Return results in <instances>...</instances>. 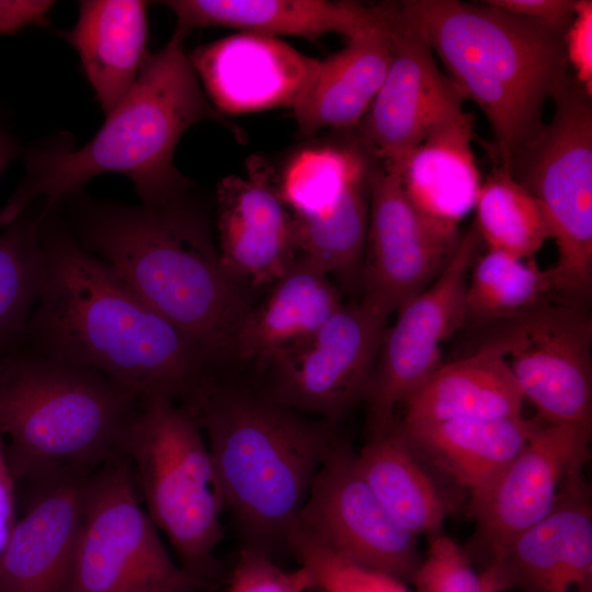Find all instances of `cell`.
<instances>
[{
  "label": "cell",
  "mask_w": 592,
  "mask_h": 592,
  "mask_svg": "<svg viewBox=\"0 0 592 592\" xmlns=\"http://www.w3.org/2000/svg\"><path fill=\"white\" fill-rule=\"evenodd\" d=\"M43 213L44 281L22 346L95 369L139 398L183 400L208 374L202 355L78 243L56 208Z\"/></svg>",
  "instance_id": "1"
},
{
  "label": "cell",
  "mask_w": 592,
  "mask_h": 592,
  "mask_svg": "<svg viewBox=\"0 0 592 592\" xmlns=\"http://www.w3.org/2000/svg\"><path fill=\"white\" fill-rule=\"evenodd\" d=\"M71 198L70 231L86 251L173 325L208 366L234 358L253 304L223 267L196 207L184 196L152 206Z\"/></svg>",
  "instance_id": "2"
},
{
  "label": "cell",
  "mask_w": 592,
  "mask_h": 592,
  "mask_svg": "<svg viewBox=\"0 0 592 592\" xmlns=\"http://www.w3.org/2000/svg\"><path fill=\"white\" fill-rule=\"evenodd\" d=\"M183 38L174 31L169 42L148 57L130 91L86 145L71 148L57 143L25 152V174L0 209V226L11 224L37 200L44 202L46 210L56 208L104 173L127 177L143 205H161L183 196L187 181L174 168L175 148L195 124L220 122Z\"/></svg>",
  "instance_id": "3"
},
{
  "label": "cell",
  "mask_w": 592,
  "mask_h": 592,
  "mask_svg": "<svg viewBox=\"0 0 592 592\" xmlns=\"http://www.w3.org/2000/svg\"><path fill=\"white\" fill-rule=\"evenodd\" d=\"M420 33L464 99L485 114L499 166L512 173L546 124L544 107L569 77L563 33L486 1L407 0Z\"/></svg>",
  "instance_id": "4"
},
{
  "label": "cell",
  "mask_w": 592,
  "mask_h": 592,
  "mask_svg": "<svg viewBox=\"0 0 592 592\" xmlns=\"http://www.w3.org/2000/svg\"><path fill=\"white\" fill-rule=\"evenodd\" d=\"M182 406L207 436L226 510L247 546L269 551L286 545L338 443L332 422L306 419L265 394L219 384L208 374Z\"/></svg>",
  "instance_id": "5"
},
{
  "label": "cell",
  "mask_w": 592,
  "mask_h": 592,
  "mask_svg": "<svg viewBox=\"0 0 592 592\" xmlns=\"http://www.w3.org/2000/svg\"><path fill=\"white\" fill-rule=\"evenodd\" d=\"M139 397L104 374L24 346L0 360V433L15 479L124 456Z\"/></svg>",
  "instance_id": "6"
},
{
  "label": "cell",
  "mask_w": 592,
  "mask_h": 592,
  "mask_svg": "<svg viewBox=\"0 0 592 592\" xmlns=\"http://www.w3.org/2000/svg\"><path fill=\"white\" fill-rule=\"evenodd\" d=\"M147 512L181 566L205 580L223 539L226 510L208 445L184 406L139 398L123 440Z\"/></svg>",
  "instance_id": "7"
},
{
  "label": "cell",
  "mask_w": 592,
  "mask_h": 592,
  "mask_svg": "<svg viewBox=\"0 0 592 592\" xmlns=\"http://www.w3.org/2000/svg\"><path fill=\"white\" fill-rule=\"evenodd\" d=\"M551 100V119L512 174L540 204L556 243V295L581 306L592 288V102L572 76Z\"/></svg>",
  "instance_id": "8"
},
{
  "label": "cell",
  "mask_w": 592,
  "mask_h": 592,
  "mask_svg": "<svg viewBox=\"0 0 592 592\" xmlns=\"http://www.w3.org/2000/svg\"><path fill=\"white\" fill-rule=\"evenodd\" d=\"M206 581L177 563L143 509L125 456L89 479L71 592H196Z\"/></svg>",
  "instance_id": "9"
},
{
  "label": "cell",
  "mask_w": 592,
  "mask_h": 592,
  "mask_svg": "<svg viewBox=\"0 0 592 592\" xmlns=\"http://www.w3.org/2000/svg\"><path fill=\"white\" fill-rule=\"evenodd\" d=\"M480 243L469 227L440 275L385 329L365 396L373 435L395 424L397 408L439 368L443 344L466 323L465 291Z\"/></svg>",
  "instance_id": "10"
},
{
  "label": "cell",
  "mask_w": 592,
  "mask_h": 592,
  "mask_svg": "<svg viewBox=\"0 0 592 592\" xmlns=\"http://www.w3.org/2000/svg\"><path fill=\"white\" fill-rule=\"evenodd\" d=\"M489 340L523 399L547 424L592 423V321L580 306L547 303L502 323Z\"/></svg>",
  "instance_id": "11"
},
{
  "label": "cell",
  "mask_w": 592,
  "mask_h": 592,
  "mask_svg": "<svg viewBox=\"0 0 592 592\" xmlns=\"http://www.w3.org/2000/svg\"><path fill=\"white\" fill-rule=\"evenodd\" d=\"M390 64L358 126L357 144L384 169L398 173L435 128L462 115L464 96L443 72L420 33L386 2Z\"/></svg>",
  "instance_id": "12"
},
{
  "label": "cell",
  "mask_w": 592,
  "mask_h": 592,
  "mask_svg": "<svg viewBox=\"0 0 592 592\" xmlns=\"http://www.w3.org/2000/svg\"><path fill=\"white\" fill-rule=\"evenodd\" d=\"M386 320L360 304L342 307L270 371L272 400L332 422L365 399Z\"/></svg>",
  "instance_id": "13"
},
{
  "label": "cell",
  "mask_w": 592,
  "mask_h": 592,
  "mask_svg": "<svg viewBox=\"0 0 592 592\" xmlns=\"http://www.w3.org/2000/svg\"><path fill=\"white\" fill-rule=\"evenodd\" d=\"M591 423H542L483 489L470 496L478 544L490 561L554 509L566 482L590 458Z\"/></svg>",
  "instance_id": "14"
},
{
  "label": "cell",
  "mask_w": 592,
  "mask_h": 592,
  "mask_svg": "<svg viewBox=\"0 0 592 592\" xmlns=\"http://www.w3.org/2000/svg\"><path fill=\"white\" fill-rule=\"evenodd\" d=\"M297 522L337 554L411 581L421 562L415 535L388 513L339 442L320 467Z\"/></svg>",
  "instance_id": "15"
},
{
  "label": "cell",
  "mask_w": 592,
  "mask_h": 592,
  "mask_svg": "<svg viewBox=\"0 0 592 592\" xmlns=\"http://www.w3.org/2000/svg\"><path fill=\"white\" fill-rule=\"evenodd\" d=\"M456 247L439 239L408 201L399 175L375 161L361 270V304L387 318L428 287Z\"/></svg>",
  "instance_id": "16"
},
{
  "label": "cell",
  "mask_w": 592,
  "mask_h": 592,
  "mask_svg": "<svg viewBox=\"0 0 592 592\" xmlns=\"http://www.w3.org/2000/svg\"><path fill=\"white\" fill-rule=\"evenodd\" d=\"M93 471L61 467L29 479L25 511L0 557V592H71Z\"/></svg>",
  "instance_id": "17"
},
{
  "label": "cell",
  "mask_w": 592,
  "mask_h": 592,
  "mask_svg": "<svg viewBox=\"0 0 592 592\" xmlns=\"http://www.w3.org/2000/svg\"><path fill=\"white\" fill-rule=\"evenodd\" d=\"M273 170L251 157L246 175L217 185L219 260L226 272L249 288L271 286L296 261L294 221Z\"/></svg>",
  "instance_id": "18"
},
{
  "label": "cell",
  "mask_w": 592,
  "mask_h": 592,
  "mask_svg": "<svg viewBox=\"0 0 592 592\" xmlns=\"http://www.w3.org/2000/svg\"><path fill=\"white\" fill-rule=\"evenodd\" d=\"M189 57L209 102L228 114L294 109L320 66L278 37L247 32L200 46Z\"/></svg>",
  "instance_id": "19"
},
{
  "label": "cell",
  "mask_w": 592,
  "mask_h": 592,
  "mask_svg": "<svg viewBox=\"0 0 592 592\" xmlns=\"http://www.w3.org/2000/svg\"><path fill=\"white\" fill-rule=\"evenodd\" d=\"M493 561L506 590L592 592V506L582 473L566 482L553 511Z\"/></svg>",
  "instance_id": "20"
},
{
  "label": "cell",
  "mask_w": 592,
  "mask_h": 592,
  "mask_svg": "<svg viewBox=\"0 0 592 592\" xmlns=\"http://www.w3.org/2000/svg\"><path fill=\"white\" fill-rule=\"evenodd\" d=\"M473 117L465 112L432 130L408 156L401 187L421 219L449 247L474 212L482 184L474 150Z\"/></svg>",
  "instance_id": "21"
},
{
  "label": "cell",
  "mask_w": 592,
  "mask_h": 592,
  "mask_svg": "<svg viewBox=\"0 0 592 592\" xmlns=\"http://www.w3.org/2000/svg\"><path fill=\"white\" fill-rule=\"evenodd\" d=\"M177 16V32L225 26L273 37L316 39L338 33L349 39L385 24L383 4L366 7L352 1L327 0H172L164 1Z\"/></svg>",
  "instance_id": "22"
},
{
  "label": "cell",
  "mask_w": 592,
  "mask_h": 592,
  "mask_svg": "<svg viewBox=\"0 0 592 592\" xmlns=\"http://www.w3.org/2000/svg\"><path fill=\"white\" fill-rule=\"evenodd\" d=\"M342 305L331 277L311 261L297 257L265 297L250 308L237 335L234 358L267 369L318 331Z\"/></svg>",
  "instance_id": "23"
},
{
  "label": "cell",
  "mask_w": 592,
  "mask_h": 592,
  "mask_svg": "<svg viewBox=\"0 0 592 592\" xmlns=\"http://www.w3.org/2000/svg\"><path fill=\"white\" fill-rule=\"evenodd\" d=\"M147 8L139 0L80 1L77 22L62 33L105 115L127 95L149 57Z\"/></svg>",
  "instance_id": "24"
},
{
  "label": "cell",
  "mask_w": 592,
  "mask_h": 592,
  "mask_svg": "<svg viewBox=\"0 0 592 592\" xmlns=\"http://www.w3.org/2000/svg\"><path fill=\"white\" fill-rule=\"evenodd\" d=\"M523 401L500 349L487 340L473 354L442 363L403 402L399 424L517 417Z\"/></svg>",
  "instance_id": "25"
},
{
  "label": "cell",
  "mask_w": 592,
  "mask_h": 592,
  "mask_svg": "<svg viewBox=\"0 0 592 592\" xmlns=\"http://www.w3.org/2000/svg\"><path fill=\"white\" fill-rule=\"evenodd\" d=\"M386 26L387 13L382 29L349 39L344 48L320 61L310 88L293 109L300 133L350 129L361 123L390 64Z\"/></svg>",
  "instance_id": "26"
},
{
  "label": "cell",
  "mask_w": 592,
  "mask_h": 592,
  "mask_svg": "<svg viewBox=\"0 0 592 592\" xmlns=\"http://www.w3.org/2000/svg\"><path fill=\"white\" fill-rule=\"evenodd\" d=\"M542 423L517 415L398 426L418 455H424L471 496L492 481Z\"/></svg>",
  "instance_id": "27"
},
{
  "label": "cell",
  "mask_w": 592,
  "mask_h": 592,
  "mask_svg": "<svg viewBox=\"0 0 592 592\" xmlns=\"http://www.w3.org/2000/svg\"><path fill=\"white\" fill-rule=\"evenodd\" d=\"M360 474L405 530L418 536L443 523L449 504L422 467L419 456L395 423L374 434L355 455Z\"/></svg>",
  "instance_id": "28"
},
{
  "label": "cell",
  "mask_w": 592,
  "mask_h": 592,
  "mask_svg": "<svg viewBox=\"0 0 592 592\" xmlns=\"http://www.w3.org/2000/svg\"><path fill=\"white\" fill-rule=\"evenodd\" d=\"M374 163L371 160L353 177L328 210L317 215H292L298 257L349 286L360 282L361 277Z\"/></svg>",
  "instance_id": "29"
},
{
  "label": "cell",
  "mask_w": 592,
  "mask_h": 592,
  "mask_svg": "<svg viewBox=\"0 0 592 592\" xmlns=\"http://www.w3.org/2000/svg\"><path fill=\"white\" fill-rule=\"evenodd\" d=\"M555 295L551 267L487 250L476 257L468 274L466 322L504 323L550 303Z\"/></svg>",
  "instance_id": "30"
},
{
  "label": "cell",
  "mask_w": 592,
  "mask_h": 592,
  "mask_svg": "<svg viewBox=\"0 0 592 592\" xmlns=\"http://www.w3.org/2000/svg\"><path fill=\"white\" fill-rule=\"evenodd\" d=\"M43 218V209L36 215L27 209L0 234V360L23 345L42 292Z\"/></svg>",
  "instance_id": "31"
},
{
  "label": "cell",
  "mask_w": 592,
  "mask_h": 592,
  "mask_svg": "<svg viewBox=\"0 0 592 592\" xmlns=\"http://www.w3.org/2000/svg\"><path fill=\"white\" fill-rule=\"evenodd\" d=\"M474 210L473 226L487 250L534 260L551 238L536 197L499 164L482 180Z\"/></svg>",
  "instance_id": "32"
},
{
  "label": "cell",
  "mask_w": 592,
  "mask_h": 592,
  "mask_svg": "<svg viewBox=\"0 0 592 592\" xmlns=\"http://www.w3.org/2000/svg\"><path fill=\"white\" fill-rule=\"evenodd\" d=\"M373 158L357 144L318 147L299 152L278 185L292 215L321 214L339 200L353 177Z\"/></svg>",
  "instance_id": "33"
},
{
  "label": "cell",
  "mask_w": 592,
  "mask_h": 592,
  "mask_svg": "<svg viewBox=\"0 0 592 592\" xmlns=\"http://www.w3.org/2000/svg\"><path fill=\"white\" fill-rule=\"evenodd\" d=\"M286 546L320 592H409L403 581L337 554L298 522Z\"/></svg>",
  "instance_id": "34"
},
{
  "label": "cell",
  "mask_w": 592,
  "mask_h": 592,
  "mask_svg": "<svg viewBox=\"0 0 592 592\" xmlns=\"http://www.w3.org/2000/svg\"><path fill=\"white\" fill-rule=\"evenodd\" d=\"M411 582L415 592H480L481 580L467 554L449 537L435 536Z\"/></svg>",
  "instance_id": "35"
},
{
  "label": "cell",
  "mask_w": 592,
  "mask_h": 592,
  "mask_svg": "<svg viewBox=\"0 0 592 592\" xmlns=\"http://www.w3.org/2000/svg\"><path fill=\"white\" fill-rule=\"evenodd\" d=\"M312 589V579L304 567L285 569L269 551L246 546L235 563L226 592H309Z\"/></svg>",
  "instance_id": "36"
},
{
  "label": "cell",
  "mask_w": 592,
  "mask_h": 592,
  "mask_svg": "<svg viewBox=\"0 0 592 592\" xmlns=\"http://www.w3.org/2000/svg\"><path fill=\"white\" fill-rule=\"evenodd\" d=\"M563 48L572 77L592 96L591 0H576L572 20L563 33Z\"/></svg>",
  "instance_id": "37"
},
{
  "label": "cell",
  "mask_w": 592,
  "mask_h": 592,
  "mask_svg": "<svg viewBox=\"0 0 592 592\" xmlns=\"http://www.w3.org/2000/svg\"><path fill=\"white\" fill-rule=\"evenodd\" d=\"M510 13L565 32L570 24L576 0H485Z\"/></svg>",
  "instance_id": "38"
},
{
  "label": "cell",
  "mask_w": 592,
  "mask_h": 592,
  "mask_svg": "<svg viewBox=\"0 0 592 592\" xmlns=\"http://www.w3.org/2000/svg\"><path fill=\"white\" fill-rule=\"evenodd\" d=\"M53 2L0 0V35L47 22Z\"/></svg>",
  "instance_id": "39"
},
{
  "label": "cell",
  "mask_w": 592,
  "mask_h": 592,
  "mask_svg": "<svg viewBox=\"0 0 592 592\" xmlns=\"http://www.w3.org/2000/svg\"><path fill=\"white\" fill-rule=\"evenodd\" d=\"M14 481L15 478L8 464L3 437L0 433V557L18 521Z\"/></svg>",
  "instance_id": "40"
},
{
  "label": "cell",
  "mask_w": 592,
  "mask_h": 592,
  "mask_svg": "<svg viewBox=\"0 0 592 592\" xmlns=\"http://www.w3.org/2000/svg\"><path fill=\"white\" fill-rule=\"evenodd\" d=\"M18 153L19 145L16 139L0 118V177Z\"/></svg>",
  "instance_id": "41"
},
{
  "label": "cell",
  "mask_w": 592,
  "mask_h": 592,
  "mask_svg": "<svg viewBox=\"0 0 592 592\" xmlns=\"http://www.w3.org/2000/svg\"><path fill=\"white\" fill-rule=\"evenodd\" d=\"M480 592H505V583L502 577L500 566L496 561H490L480 573Z\"/></svg>",
  "instance_id": "42"
}]
</instances>
